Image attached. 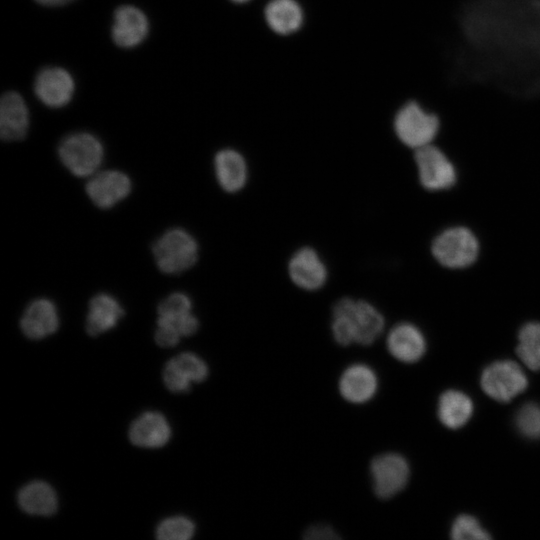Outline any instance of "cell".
<instances>
[{"instance_id": "1", "label": "cell", "mask_w": 540, "mask_h": 540, "mask_svg": "<svg viewBox=\"0 0 540 540\" xmlns=\"http://www.w3.org/2000/svg\"><path fill=\"white\" fill-rule=\"evenodd\" d=\"M462 27L484 72L518 90L540 88V0H473Z\"/></svg>"}, {"instance_id": "2", "label": "cell", "mask_w": 540, "mask_h": 540, "mask_svg": "<svg viewBox=\"0 0 540 540\" xmlns=\"http://www.w3.org/2000/svg\"><path fill=\"white\" fill-rule=\"evenodd\" d=\"M440 127L441 122L437 114L426 110L416 101L402 105L393 121L397 138L414 150L433 144Z\"/></svg>"}, {"instance_id": "3", "label": "cell", "mask_w": 540, "mask_h": 540, "mask_svg": "<svg viewBox=\"0 0 540 540\" xmlns=\"http://www.w3.org/2000/svg\"><path fill=\"white\" fill-rule=\"evenodd\" d=\"M431 252L442 266L463 269L477 260L480 244L474 232L469 228L452 226L436 235L432 241Z\"/></svg>"}, {"instance_id": "4", "label": "cell", "mask_w": 540, "mask_h": 540, "mask_svg": "<svg viewBox=\"0 0 540 540\" xmlns=\"http://www.w3.org/2000/svg\"><path fill=\"white\" fill-rule=\"evenodd\" d=\"M198 244L186 230L166 231L153 245V255L160 271L179 274L191 268L198 259Z\"/></svg>"}, {"instance_id": "5", "label": "cell", "mask_w": 540, "mask_h": 540, "mask_svg": "<svg viewBox=\"0 0 540 540\" xmlns=\"http://www.w3.org/2000/svg\"><path fill=\"white\" fill-rule=\"evenodd\" d=\"M332 316L346 319L353 331L355 343L363 346L375 342L384 330L383 315L366 300L343 297L333 306Z\"/></svg>"}, {"instance_id": "6", "label": "cell", "mask_w": 540, "mask_h": 540, "mask_svg": "<svg viewBox=\"0 0 540 540\" xmlns=\"http://www.w3.org/2000/svg\"><path fill=\"white\" fill-rule=\"evenodd\" d=\"M62 164L75 176L92 175L101 165L104 149L93 134L77 132L65 137L58 147Z\"/></svg>"}, {"instance_id": "7", "label": "cell", "mask_w": 540, "mask_h": 540, "mask_svg": "<svg viewBox=\"0 0 540 540\" xmlns=\"http://www.w3.org/2000/svg\"><path fill=\"white\" fill-rule=\"evenodd\" d=\"M414 159L419 182L426 190L443 191L456 184V168L448 156L437 146L430 144L415 150Z\"/></svg>"}, {"instance_id": "8", "label": "cell", "mask_w": 540, "mask_h": 540, "mask_svg": "<svg viewBox=\"0 0 540 540\" xmlns=\"http://www.w3.org/2000/svg\"><path fill=\"white\" fill-rule=\"evenodd\" d=\"M527 377L520 366L510 360L496 361L481 375L484 392L499 402H508L527 387Z\"/></svg>"}, {"instance_id": "9", "label": "cell", "mask_w": 540, "mask_h": 540, "mask_svg": "<svg viewBox=\"0 0 540 540\" xmlns=\"http://www.w3.org/2000/svg\"><path fill=\"white\" fill-rule=\"evenodd\" d=\"M373 491L381 499H389L408 483L410 468L407 460L398 453H383L370 464Z\"/></svg>"}, {"instance_id": "10", "label": "cell", "mask_w": 540, "mask_h": 540, "mask_svg": "<svg viewBox=\"0 0 540 540\" xmlns=\"http://www.w3.org/2000/svg\"><path fill=\"white\" fill-rule=\"evenodd\" d=\"M288 275L298 288L305 291H317L328 280V268L312 247H302L296 250L288 262Z\"/></svg>"}, {"instance_id": "11", "label": "cell", "mask_w": 540, "mask_h": 540, "mask_svg": "<svg viewBox=\"0 0 540 540\" xmlns=\"http://www.w3.org/2000/svg\"><path fill=\"white\" fill-rule=\"evenodd\" d=\"M158 327L168 328L181 336L194 334L199 322L192 314L191 299L184 293L175 292L166 297L158 306Z\"/></svg>"}, {"instance_id": "12", "label": "cell", "mask_w": 540, "mask_h": 540, "mask_svg": "<svg viewBox=\"0 0 540 540\" xmlns=\"http://www.w3.org/2000/svg\"><path fill=\"white\" fill-rule=\"evenodd\" d=\"M74 80L70 73L60 67H47L36 76L34 90L38 99L46 106H65L74 93Z\"/></svg>"}, {"instance_id": "13", "label": "cell", "mask_w": 540, "mask_h": 540, "mask_svg": "<svg viewBox=\"0 0 540 540\" xmlns=\"http://www.w3.org/2000/svg\"><path fill=\"white\" fill-rule=\"evenodd\" d=\"M131 188V180L125 173L108 170L95 175L87 183L86 192L96 206L108 209L126 198Z\"/></svg>"}, {"instance_id": "14", "label": "cell", "mask_w": 540, "mask_h": 540, "mask_svg": "<svg viewBox=\"0 0 540 540\" xmlns=\"http://www.w3.org/2000/svg\"><path fill=\"white\" fill-rule=\"evenodd\" d=\"M338 389L346 401L353 404H364L370 401L377 392V374L369 365L352 364L342 372Z\"/></svg>"}, {"instance_id": "15", "label": "cell", "mask_w": 540, "mask_h": 540, "mask_svg": "<svg viewBox=\"0 0 540 540\" xmlns=\"http://www.w3.org/2000/svg\"><path fill=\"white\" fill-rule=\"evenodd\" d=\"M149 23L146 15L137 7L122 5L114 13L112 38L122 48H133L144 41Z\"/></svg>"}, {"instance_id": "16", "label": "cell", "mask_w": 540, "mask_h": 540, "mask_svg": "<svg viewBox=\"0 0 540 540\" xmlns=\"http://www.w3.org/2000/svg\"><path fill=\"white\" fill-rule=\"evenodd\" d=\"M389 353L404 363H414L425 353L426 340L414 324L401 322L392 327L386 338Z\"/></svg>"}, {"instance_id": "17", "label": "cell", "mask_w": 540, "mask_h": 540, "mask_svg": "<svg viewBox=\"0 0 540 540\" xmlns=\"http://www.w3.org/2000/svg\"><path fill=\"white\" fill-rule=\"evenodd\" d=\"M208 375L206 364L192 353H183L171 359L164 369V382L173 392H184L190 382L203 381Z\"/></svg>"}, {"instance_id": "18", "label": "cell", "mask_w": 540, "mask_h": 540, "mask_svg": "<svg viewBox=\"0 0 540 540\" xmlns=\"http://www.w3.org/2000/svg\"><path fill=\"white\" fill-rule=\"evenodd\" d=\"M29 127V113L22 96L14 91L3 94L0 102V135L5 141L21 140Z\"/></svg>"}, {"instance_id": "19", "label": "cell", "mask_w": 540, "mask_h": 540, "mask_svg": "<svg viewBox=\"0 0 540 540\" xmlns=\"http://www.w3.org/2000/svg\"><path fill=\"white\" fill-rule=\"evenodd\" d=\"M214 170L218 184L228 193L242 190L248 180V165L237 150H220L214 158Z\"/></svg>"}, {"instance_id": "20", "label": "cell", "mask_w": 540, "mask_h": 540, "mask_svg": "<svg viewBox=\"0 0 540 540\" xmlns=\"http://www.w3.org/2000/svg\"><path fill=\"white\" fill-rule=\"evenodd\" d=\"M59 325L57 308L46 298L36 299L26 308L20 326L30 339H41L54 333Z\"/></svg>"}, {"instance_id": "21", "label": "cell", "mask_w": 540, "mask_h": 540, "mask_svg": "<svg viewBox=\"0 0 540 540\" xmlns=\"http://www.w3.org/2000/svg\"><path fill=\"white\" fill-rule=\"evenodd\" d=\"M123 315L122 306L113 296L97 294L89 303L86 330L89 335L97 336L113 328Z\"/></svg>"}, {"instance_id": "22", "label": "cell", "mask_w": 540, "mask_h": 540, "mask_svg": "<svg viewBox=\"0 0 540 540\" xmlns=\"http://www.w3.org/2000/svg\"><path fill=\"white\" fill-rule=\"evenodd\" d=\"M129 436L132 443L137 446L160 447L168 441L170 429L161 414L148 412L134 421Z\"/></svg>"}, {"instance_id": "23", "label": "cell", "mask_w": 540, "mask_h": 540, "mask_svg": "<svg viewBox=\"0 0 540 540\" xmlns=\"http://www.w3.org/2000/svg\"><path fill=\"white\" fill-rule=\"evenodd\" d=\"M265 19L274 32L288 35L301 27L303 11L296 0H271L265 8Z\"/></svg>"}, {"instance_id": "24", "label": "cell", "mask_w": 540, "mask_h": 540, "mask_svg": "<svg viewBox=\"0 0 540 540\" xmlns=\"http://www.w3.org/2000/svg\"><path fill=\"white\" fill-rule=\"evenodd\" d=\"M438 416L448 428L458 429L466 424L473 412L471 399L458 390H447L439 398Z\"/></svg>"}, {"instance_id": "25", "label": "cell", "mask_w": 540, "mask_h": 540, "mask_svg": "<svg viewBox=\"0 0 540 540\" xmlns=\"http://www.w3.org/2000/svg\"><path fill=\"white\" fill-rule=\"evenodd\" d=\"M18 502L25 512L34 515H52L57 508L55 492L40 481L26 485L18 495Z\"/></svg>"}, {"instance_id": "26", "label": "cell", "mask_w": 540, "mask_h": 540, "mask_svg": "<svg viewBox=\"0 0 540 540\" xmlns=\"http://www.w3.org/2000/svg\"><path fill=\"white\" fill-rule=\"evenodd\" d=\"M517 354L532 370L540 371V323L524 324L518 333Z\"/></svg>"}, {"instance_id": "27", "label": "cell", "mask_w": 540, "mask_h": 540, "mask_svg": "<svg viewBox=\"0 0 540 540\" xmlns=\"http://www.w3.org/2000/svg\"><path fill=\"white\" fill-rule=\"evenodd\" d=\"M515 424L521 435L540 438V405L533 402L523 405L516 414Z\"/></svg>"}, {"instance_id": "28", "label": "cell", "mask_w": 540, "mask_h": 540, "mask_svg": "<svg viewBox=\"0 0 540 540\" xmlns=\"http://www.w3.org/2000/svg\"><path fill=\"white\" fill-rule=\"evenodd\" d=\"M451 536L456 540H482L489 539L488 532L479 521L470 515H460L453 522Z\"/></svg>"}, {"instance_id": "29", "label": "cell", "mask_w": 540, "mask_h": 540, "mask_svg": "<svg viewBox=\"0 0 540 540\" xmlns=\"http://www.w3.org/2000/svg\"><path fill=\"white\" fill-rule=\"evenodd\" d=\"M193 533L194 524L183 517L167 519L157 528V537L162 540H185L191 538Z\"/></svg>"}, {"instance_id": "30", "label": "cell", "mask_w": 540, "mask_h": 540, "mask_svg": "<svg viewBox=\"0 0 540 540\" xmlns=\"http://www.w3.org/2000/svg\"><path fill=\"white\" fill-rule=\"evenodd\" d=\"M303 537L307 540H335L340 538L330 525L324 523L311 525L305 530Z\"/></svg>"}, {"instance_id": "31", "label": "cell", "mask_w": 540, "mask_h": 540, "mask_svg": "<svg viewBox=\"0 0 540 540\" xmlns=\"http://www.w3.org/2000/svg\"><path fill=\"white\" fill-rule=\"evenodd\" d=\"M35 1L45 6H60V5H65L73 0H35Z\"/></svg>"}, {"instance_id": "32", "label": "cell", "mask_w": 540, "mask_h": 540, "mask_svg": "<svg viewBox=\"0 0 540 540\" xmlns=\"http://www.w3.org/2000/svg\"><path fill=\"white\" fill-rule=\"evenodd\" d=\"M233 2H236V3H245V2H248L250 0H231Z\"/></svg>"}]
</instances>
